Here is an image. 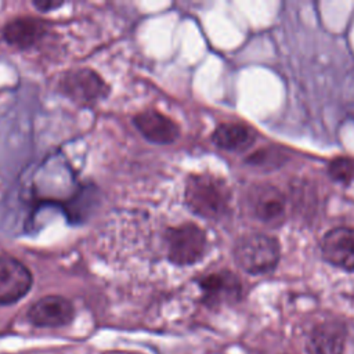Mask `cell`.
<instances>
[{"label": "cell", "instance_id": "obj_1", "mask_svg": "<svg viewBox=\"0 0 354 354\" xmlns=\"http://www.w3.org/2000/svg\"><path fill=\"white\" fill-rule=\"evenodd\" d=\"M185 203L192 213L205 218H220L230 206L227 184L212 174H191L185 183Z\"/></svg>", "mask_w": 354, "mask_h": 354}, {"label": "cell", "instance_id": "obj_2", "mask_svg": "<svg viewBox=\"0 0 354 354\" xmlns=\"http://www.w3.org/2000/svg\"><path fill=\"white\" fill-rule=\"evenodd\" d=\"M236 264L249 274L271 271L279 260V245L266 234H249L238 239L234 248Z\"/></svg>", "mask_w": 354, "mask_h": 354}, {"label": "cell", "instance_id": "obj_3", "mask_svg": "<svg viewBox=\"0 0 354 354\" xmlns=\"http://www.w3.org/2000/svg\"><path fill=\"white\" fill-rule=\"evenodd\" d=\"M165 239L167 257L176 266H191L199 261L206 250V234L194 223L167 228Z\"/></svg>", "mask_w": 354, "mask_h": 354}, {"label": "cell", "instance_id": "obj_4", "mask_svg": "<svg viewBox=\"0 0 354 354\" xmlns=\"http://www.w3.org/2000/svg\"><path fill=\"white\" fill-rule=\"evenodd\" d=\"M59 90L80 105H94L109 94V86L105 80L88 68L66 72L59 79Z\"/></svg>", "mask_w": 354, "mask_h": 354}, {"label": "cell", "instance_id": "obj_5", "mask_svg": "<svg viewBox=\"0 0 354 354\" xmlns=\"http://www.w3.org/2000/svg\"><path fill=\"white\" fill-rule=\"evenodd\" d=\"M32 286V274L24 263L10 254H0V304L22 299Z\"/></svg>", "mask_w": 354, "mask_h": 354}, {"label": "cell", "instance_id": "obj_6", "mask_svg": "<svg viewBox=\"0 0 354 354\" xmlns=\"http://www.w3.org/2000/svg\"><path fill=\"white\" fill-rule=\"evenodd\" d=\"M202 301L209 307L231 304L239 300L242 286L236 275L230 271H218L199 279Z\"/></svg>", "mask_w": 354, "mask_h": 354}, {"label": "cell", "instance_id": "obj_7", "mask_svg": "<svg viewBox=\"0 0 354 354\" xmlns=\"http://www.w3.org/2000/svg\"><path fill=\"white\" fill-rule=\"evenodd\" d=\"M324 259L348 271H354V228L336 227L328 231L321 242Z\"/></svg>", "mask_w": 354, "mask_h": 354}, {"label": "cell", "instance_id": "obj_8", "mask_svg": "<svg viewBox=\"0 0 354 354\" xmlns=\"http://www.w3.org/2000/svg\"><path fill=\"white\" fill-rule=\"evenodd\" d=\"M249 203L253 214L263 223L277 225L285 218V196L272 185H256L249 194Z\"/></svg>", "mask_w": 354, "mask_h": 354}, {"label": "cell", "instance_id": "obj_9", "mask_svg": "<svg viewBox=\"0 0 354 354\" xmlns=\"http://www.w3.org/2000/svg\"><path fill=\"white\" fill-rule=\"evenodd\" d=\"M28 318L36 326H62L72 321L73 306L62 296H46L32 304Z\"/></svg>", "mask_w": 354, "mask_h": 354}, {"label": "cell", "instance_id": "obj_10", "mask_svg": "<svg viewBox=\"0 0 354 354\" xmlns=\"http://www.w3.org/2000/svg\"><path fill=\"white\" fill-rule=\"evenodd\" d=\"M133 123L138 131L153 144H171L180 136L178 124L155 109L137 113L133 118Z\"/></svg>", "mask_w": 354, "mask_h": 354}, {"label": "cell", "instance_id": "obj_11", "mask_svg": "<svg viewBox=\"0 0 354 354\" xmlns=\"http://www.w3.org/2000/svg\"><path fill=\"white\" fill-rule=\"evenodd\" d=\"M47 30V21L33 17H19L11 19L4 26L3 37L8 44L25 50L37 44L46 36Z\"/></svg>", "mask_w": 354, "mask_h": 354}, {"label": "cell", "instance_id": "obj_12", "mask_svg": "<svg viewBox=\"0 0 354 354\" xmlns=\"http://www.w3.org/2000/svg\"><path fill=\"white\" fill-rule=\"evenodd\" d=\"M346 328L336 321L317 325L306 343L307 354H343Z\"/></svg>", "mask_w": 354, "mask_h": 354}, {"label": "cell", "instance_id": "obj_13", "mask_svg": "<svg viewBox=\"0 0 354 354\" xmlns=\"http://www.w3.org/2000/svg\"><path fill=\"white\" fill-rule=\"evenodd\" d=\"M213 142L230 151H239L248 148L253 140L254 134L250 127L242 123H223L212 134Z\"/></svg>", "mask_w": 354, "mask_h": 354}, {"label": "cell", "instance_id": "obj_14", "mask_svg": "<svg viewBox=\"0 0 354 354\" xmlns=\"http://www.w3.org/2000/svg\"><path fill=\"white\" fill-rule=\"evenodd\" d=\"M329 176L340 183H348L354 178V160L348 158H336L329 163Z\"/></svg>", "mask_w": 354, "mask_h": 354}, {"label": "cell", "instance_id": "obj_15", "mask_svg": "<svg viewBox=\"0 0 354 354\" xmlns=\"http://www.w3.org/2000/svg\"><path fill=\"white\" fill-rule=\"evenodd\" d=\"M33 6L39 10V11H48L53 8H57L59 6H62V1H55V0H39V1H33Z\"/></svg>", "mask_w": 354, "mask_h": 354}]
</instances>
